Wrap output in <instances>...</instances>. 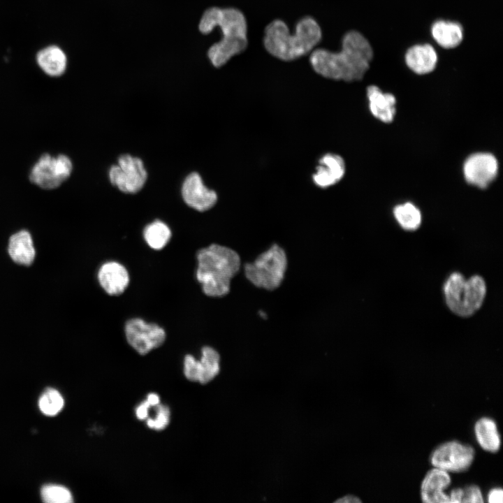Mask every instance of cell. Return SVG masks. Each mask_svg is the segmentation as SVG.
I'll list each match as a JSON object with an SVG mask.
<instances>
[{"mask_svg":"<svg viewBox=\"0 0 503 503\" xmlns=\"http://www.w3.org/2000/svg\"><path fill=\"white\" fill-rule=\"evenodd\" d=\"M335 502L340 503H360L361 500L356 496L349 495L338 499Z\"/></svg>","mask_w":503,"mask_h":503,"instance_id":"obj_32","label":"cell"},{"mask_svg":"<svg viewBox=\"0 0 503 503\" xmlns=\"http://www.w3.org/2000/svg\"><path fill=\"white\" fill-rule=\"evenodd\" d=\"M263 44L272 56L291 61L313 50L321 39V30L317 22L307 16L300 19L295 32L289 33L287 25L281 20H275L265 27Z\"/></svg>","mask_w":503,"mask_h":503,"instance_id":"obj_3","label":"cell"},{"mask_svg":"<svg viewBox=\"0 0 503 503\" xmlns=\"http://www.w3.org/2000/svg\"><path fill=\"white\" fill-rule=\"evenodd\" d=\"M219 359V355L214 349L204 347L200 360L190 354L184 357V375L190 381L207 384L218 374Z\"/></svg>","mask_w":503,"mask_h":503,"instance_id":"obj_12","label":"cell"},{"mask_svg":"<svg viewBox=\"0 0 503 503\" xmlns=\"http://www.w3.org/2000/svg\"><path fill=\"white\" fill-rule=\"evenodd\" d=\"M109 178L122 192L134 194L144 186L147 172L140 159L124 154L119 158L118 164L110 168Z\"/></svg>","mask_w":503,"mask_h":503,"instance_id":"obj_9","label":"cell"},{"mask_svg":"<svg viewBox=\"0 0 503 503\" xmlns=\"http://www.w3.org/2000/svg\"><path fill=\"white\" fill-rule=\"evenodd\" d=\"M287 263L285 251L275 244L259 254L254 261L245 264V275L253 285L272 291L282 284Z\"/></svg>","mask_w":503,"mask_h":503,"instance_id":"obj_6","label":"cell"},{"mask_svg":"<svg viewBox=\"0 0 503 503\" xmlns=\"http://www.w3.org/2000/svg\"><path fill=\"white\" fill-rule=\"evenodd\" d=\"M98 280L108 294L118 296L126 289L129 276L123 265L115 261H109L103 263L99 268Z\"/></svg>","mask_w":503,"mask_h":503,"instance_id":"obj_15","label":"cell"},{"mask_svg":"<svg viewBox=\"0 0 503 503\" xmlns=\"http://www.w3.org/2000/svg\"><path fill=\"white\" fill-rule=\"evenodd\" d=\"M367 96L371 114L384 123L393 122L396 112V99L390 93H383L375 85L367 88Z\"/></svg>","mask_w":503,"mask_h":503,"instance_id":"obj_17","label":"cell"},{"mask_svg":"<svg viewBox=\"0 0 503 503\" xmlns=\"http://www.w3.org/2000/svg\"><path fill=\"white\" fill-rule=\"evenodd\" d=\"M407 66L414 73L423 75L432 72L437 64V55L429 44L416 45L410 48L405 54Z\"/></svg>","mask_w":503,"mask_h":503,"instance_id":"obj_19","label":"cell"},{"mask_svg":"<svg viewBox=\"0 0 503 503\" xmlns=\"http://www.w3.org/2000/svg\"><path fill=\"white\" fill-rule=\"evenodd\" d=\"M124 332L128 343L141 355L160 347L166 340V333L161 327L140 318L127 321Z\"/></svg>","mask_w":503,"mask_h":503,"instance_id":"obj_10","label":"cell"},{"mask_svg":"<svg viewBox=\"0 0 503 503\" xmlns=\"http://www.w3.org/2000/svg\"><path fill=\"white\" fill-rule=\"evenodd\" d=\"M499 165L492 153L476 152L469 155L462 167L465 181L480 189L486 188L496 178Z\"/></svg>","mask_w":503,"mask_h":503,"instance_id":"obj_11","label":"cell"},{"mask_svg":"<svg viewBox=\"0 0 503 503\" xmlns=\"http://www.w3.org/2000/svg\"><path fill=\"white\" fill-rule=\"evenodd\" d=\"M73 171L71 159L63 154H42L31 167L29 178L38 187L53 190L69 178Z\"/></svg>","mask_w":503,"mask_h":503,"instance_id":"obj_7","label":"cell"},{"mask_svg":"<svg viewBox=\"0 0 503 503\" xmlns=\"http://www.w3.org/2000/svg\"><path fill=\"white\" fill-rule=\"evenodd\" d=\"M196 279L207 296L221 297L228 293L231 280L240 268L239 254L226 246L212 244L196 253Z\"/></svg>","mask_w":503,"mask_h":503,"instance_id":"obj_4","label":"cell"},{"mask_svg":"<svg viewBox=\"0 0 503 503\" xmlns=\"http://www.w3.org/2000/svg\"><path fill=\"white\" fill-rule=\"evenodd\" d=\"M36 61L42 71L52 78L61 76L67 68V56L57 45H50L41 49L36 55Z\"/></svg>","mask_w":503,"mask_h":503,"instance_id":"obj_18","label":"cell"},{"mask_svg":"<svg viewBox=\"0 0 503 503\" xmlns=\"http://www.w3.org/2000/svg\"><path fill=\"white\" fill-rule=\"evenodd\" d=\"M449 473L434 467L430 469L423 479L420 495L422 502L425 503H449V496L444 490L451 485Z\"/></svg>","mask_w":503,"mask_h":503,"instance_id":"obj_14","label":"cell"},{"mask_svg":"<svg viewBox=\"0 0 503 503\" xmlns=\"http://www.w3.org/2000/svg\"><path fill=\"white\" fill-rule=\"evenodd\" d=\"M182 196L191 207L204 212L212 208L217 201L216 192L206 187L197 173L189 174L184 181Z\"/></svg>","mask_w":503,"mask_h":503,"instance_id":"obj_13","label":"cell"},{"mask_svg":"<svg viewBox=\"0 0 503 503\" xmlns=\"http://www.w3.org/2000/svg\"><path fill=\"white\" fill-rule=\"evenodd\" d=\"M8 253L15 263L22 265H31L36 251L30 233L21 230L13 234L8 240Z\"/></svg>","mask_w":503,"mask_h":503,"instance_id":"obj_20","label":"cell"},{"mask_svg":"<svg viewBox=\"0 0 503 503\" xmlns=\"http://www.w3.org/2000/svg\"><path fill=\"white\" fill-rule=\"evenodd\" d=\"M476 439L486 451L496 453L501 446V437L496 422L491 418H479L474 426Z\"/></svg>","mask_w":503,"mask_h":503,"instance_id":"obj_21","label":"cell"},{"mask_svg":"<svg viewBox=\"0 0 503 503\" xmlns=\"http://www.w3.org/2000/svg\"><path fill=\"white\" fill-rule=\"evenodd\" d=\"M147 401L150 406H156L159 404V397L155 393H150L147 396Z\"/></svg>","mask_w":503,"mask_h":503,"instance_id":"obj_33","label":"cell"},{"mask_svg":"<svg viewBox=\"0 0 503 503\" xmlns=\"http://www.w3.org/2000/svg\"><path fill=\"white\" fill-rule=\"evenodd\" d=\"M372 57L368 41L359 32L350 31L344 36L340 52L316 49L310 54L309 62L314 71L324 78L353 82L363 78Z\"/></svg>","mask_w":503,"mask_h":503,"instance_id":"obj_1","label":"cell"},{"mask_svg":"<svg viewBox=\"0 0 503 503\" xmlns=\"http://www.w3.org/2000/svg\"><path fill=\"white\" fill-rule=\"evenodd\" d=\"M487 497L489 503H502L503 501V490L501 488H493L488 492Z\"/></svg>","mask_w":503,"mask_h":503,"instance_id":"obj_29","label":"cell"},{"mask_svg":"<svg viewBox=\"0 0 503 503\" xmlns=\"http://www.w3.org/2000/svg\"><path fill=\"white\" fill-rule=\"evenodd\" d=\"M344 173L345 163L342 157L328 153L320 159L316 172L313 175V180L318 187L327 188L339 182Z\"/></svg>","mask_w":503,"mask_h":503,"instance_id":"obj_16","label":"cell"},{"mask_svg":"<svg viewBox=\"0 0 503 503\" xmlns=\"http://www.w3.org/2000/svg\"><path fill=\"white\" fill-rule=\"evenodd\" d=\"M217 26L221 29L223 38L209 48L207 55L215 67H220L246 49L247 28L245 15L238 9L208 8L201 17L199 30L207 34Z\"/></svg>","mask_w":503,"mask_h":503,"instance_id":"obj_2","label":"cell"},{"mask_svg":"<svg viewBox=\"0 0 503 503\" xmlns=\"http://www.w3.org/2000/svg\"><path fill=\"white\" fill-rule=\"evenodd\" d=\"M156 406V416L154 419L147 421V425L152 429L157 430H163L169 423L170 411L168 407L158 404Z\"/></svg>","mask_w":503,"mask_h":503,"instance_id":"obj_27","label":"cell"},{"mask_svg":"<svg viewBox=\"0 0 503 503\" xmlns=\"http://www.w3.org/2000/svg\"><path fill=\"white\" fill-rule=\"evenodd\" d=\"M462 502L483 503V496L481 488L476 485H469L462 488Z\"/></svg>","mask_w":503,"mask_h":503,"instance_id":"obj_28","label":"cell"},{"mask_svg":"<svg viewBox=\"0 0 503 503\" xmlns=\"http://www.w3.org/2000/svg\"><path fill=\"white\" fill-rule=\"evenodd\" d=\"M432 35L440 46L453 48L461 43L463 31L458 23L440 20L432 25Z\"/></svg>","mask_w":503,"mask_h":503,"instance_id":"obj_22","label":"cell"},{"mask_svg":"<svg viewBox=\"0 0 503 503\" xmlns=\"http://www.w3.org/2000/svg\"><path fill=\"white\" fill-rule=\"evenodd\" d=\"M475 456L474 448L457 440L444 442L431 453L430 461L434 467L449 473L467 471L472 465Z\"/></svg>","mask_w":503,"mask_h":503,"instance_id":"obj_8","label":"cell"},{"mask_svg":"<svg viewBox=\"0 0 503 503\" xmlns=\"http://www.w3.org/2000/svg\"><path fill=\"white\" fill-rule=\"evenodd\" d=\"M150 407V404L147 400L143 402L139 407H138L136 411L137 418L140 420L145 419L148 416V410Z\"/></svg>","mask_w":503,"mask_h":503,"instance_id":"obj_30","label":"cell"},{"mask_svg":"<svg viewBox=\"0 0 503 503\" xmlns=\"http://www.w3.org/2000/svg\"><path fill=\"white\" fill-rule=\"evenodd\" d=\"M462 493L463 489L462 488H455L452 489L449 495L450 502H462Z\"/></svg>","mask_w":503,"mask_h":503,"instance_id":"obj_31","label":"cell"},{"mask_svg":"<svg viewBox=\"0 0 503 503\" xmlns=\"http://www.w3.org/2000/svg\"><path fill=\"white\" fill-rule=\"evenodd\" d=\"M64 404V401L61 393L52 388H48L38 400V407L41 411L49 416H53L59 413Z\"/></svg>","mask_w":503,"mask_h":503,"instance_id":"obj_25","label":"cell"},{"mask_svg":"<svg viewBox=\"0 0 503 503\" xmlns=\"http://www.w3.org/2000/svg\"><path fill=\"white\" fill-rule=\"evenodd\" d=\"M393 215L400 226L407 231H415L421 223V213L413 203L407 202L396 205Z\"/></svg>","mask_w":503,"mask_h":503,"instance_id":"obj_23","label":"cell"},{"mask_svg":"<svg viewBox=\"0 0 503 503\" xmlns=\"http://www.w3.org/2000/svg\"><path fill=\"white\" fill-rule=\"evenodd\" d=\"M444 293L450 310L458 316L467 317L481 307L486 286L481 276L474 275L465 280L460 273L453 272L444 283Z\"/></svg>","mask_w":503,"mask_h":503,"instance_id":"obj_5","label":"cell"},{"mask_svg":"<svg viewBox=\"0 0 503 503\" xmlns=\"http://www.w3.org/2000/svg\"><path fill=\"white\" fill-rule=\"evenodd\" d=\"M41 497L47 503H71L73 501L70 490L57 484H45L41 488Z\"/></svg>","mask_w":503,"mask_h":503,"instance_id":"obj_26","label":"cell"},{"mask_svg":"<svg viewBox=\"0 0 503 503\" xmlns=\"http://www.w3.org/2000/svg\"><path fill=\"white\" fill-rule=\"evenodd\" d=\"M143 235L147 244L151 248L159 250L168 244L171 231L165 223L156 220L145 227Z\"/></svg>","mask_w":503,"mask_h":503,"instance_id":"obj_24","label":"cell"}]
</instances>
